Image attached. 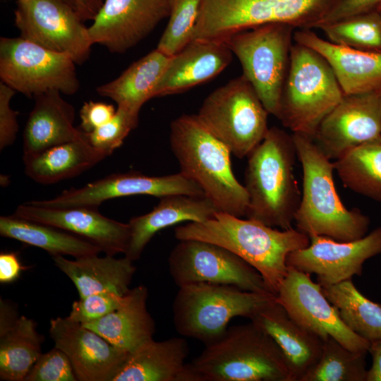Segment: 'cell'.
Wrapping results in <instances>:
<instances>
[{
  "mask_svg": "<svg viewBox=\"0 0 381 381\" xmlns=\"http://www.w3.org/2000/svg\"><path fill=\"white\" fill-rule=\"evenodd\" d=\"M174 236L178 240L207 241L231 251L255 268L275 295L288 271L289 254L310 244V238L298 229L279 230L222 212L204 222L177 226Z\"/></svg>",
  "mask_w": 381,
  "mask_h": 381,
  "instance_id": "cell-1",
  "label": "cell"
},
{
  "mask_svg": "<svg viewBox=\"0 0 381 381\" xmlns=\"http://www.w3.org/2000/svg\"><path fill=\"white\" fill-rule=\"evenodd\" d=\"M292 138L303 171L301 200L294 217L296 229L309 238L323 236L344 242L365 236L370 219L341 202L334 182V162L313 139L298 133H292Z\"/></svg>",
  "mask_w": 381,
  "mask_h": 381,
  "instance_id": "cell-2",
  "label": "cell"
},
{
  "mask_svg": "<svg viewBox=\"0 0 381 381\" xmlns=\"http://www.w3.org/2000/svg\"><path fill=\"white\" fill-rule=\"evenodd\" d=\"M170 145L180 172L195 182L219 212L246 216L248 194L234 176L231 152L196 114H183L171 123Z\"/></svg>",
  "mask_w": 381,
  "mask_h": 381,
  "instance_id": "cell-3",
  "label": "cell"
},
{
  "mask_svg": "<svg viewBox=\"0 0 381 381\" xmlns=\"http://www.w3.org/2000/svg\"><path fill=\"white\" fill-rule=\"evenodd\" d=\"M247 157L246 217L272 227L292 228L301 196L294 174L297 154L292 135L270 128Z\"/></svg>",
  "mask_w": 381,
  "mask_h": 381,
  "instance_id": "cell-4",
  "label": "cell"
},
{
  "mask_svg": "<svg viewBox=\"0 0 381 381\" xmlns=\"http://www.w3.org/2000/svg\"><path fill=\"white\" fill-rule=\"evenodd\" d=\"M187 368L191 381H292L279 346L251 321L228 327Z\"/></svg>",
  "mask_w": 381,
  "mask_h": 381,
  "instance_id": "cell-5",
  "label": "cell"
},
{
  "mask_svg": "<svg viewBox=\"0 0 381 381\" xmlns=\"http://www.w3.org/2000/svg\"><path fill=\"white\" fill-rule=\"evenodd\" d=\"M344 94L327 61L302 44L292 45L278 119L293 133L314 138Z\"/></svg>",
  "mask_w": 381,
  "mask_h": 381,
  "instance_id": "cell-6",
  "label": "cell"
},
{
  "mask_svg": "<svg viewBox=\"0 0 381 381\" xmlns=\"http://www.w3.org/2000/svg\"><path fill=\"white\" fill-rule=\"evenodd\" d=\"M338 0H202L193 40H224L267 23L317 28Z\"/></svg>",
  "mask_w": 381,
  "mask_h": 381,
  "instance_id": "cell-7",
  "label": "cell"
},
{
  "mask_svg": "<svg viewBox=\"0 0 381 381\" xmlns=\"http://www.w3.org/2000/svg\"><path fill=\"white\" fill-rule=\"evenodd\" d=\"M276 298L274 294L243 290L228 284L193 283L179 287L172 304L179 334L207 344L220 337L236 317L249 318Z\"/></svg>",
  "mask_w": 381,
  "mask_h": 381,
  "instance_id": "cell-8",
  "label": "cell"
},
{
  "mask_svg": "<svg viewBox=\"0 0 381 381\" xmlns=\"http://www.w3.org/2000/svg\"><path fill=\"white\" fill-rule=\"evenodd\" d=\"M294 29L285 23H267L224 40L268 113L277 119L290 64Z\"/></svg>",
  "mask_w": 381,
  "mask_h": 381,
  "instance_id": "cell-9",
  "label": "cell"
},
{
  "mask_svg": "<svg viewBox=\"0 0 381 381\" xmlns=\"http://www.w3.org/2000/svg\"><path fill=\"white\" fill-rule=\"evenodd\" d=\"M269 113L253 85L242 74L215 89L196 114L231 154L244 158L265 137Z\"/></svg>",
  "mask_w": 381,
  "mask_h": 381,
  "instance_id": "cell-10",
  "label": "cell"
},
{
  "mask_svg": "<svg viewBox=\"0 0 381 381\" xmlns=\"http://www.w3.org/2000/svg\"><path fill=\"white\" fill-rule=\"evenodd\" d=\"M68 56L18 37L0 38V78L16 92L34 98L49 90L73 95L80 83Z\"/></svg>",
  "mask_w": 381,
  "mask_h": 381,
  "instance_id": "cell-11",
  "label": "cell"
},
{
  "mask_svg": "<svg viewBox=\"0 0 381 381\" xmlns=\"http://www.w3.org/2000/svg\"><path fill=\"white\" fill-rule=\"evenodd\" d=\"M168 266L179 287L206 282L273 294L255 268L226 248L207 241L179 240L169 254Z\"/></svg>",
  "mask_w": 381,
  "mask_h": 381,
  "instance_id": "cell-12",
  "label": "cell"
},
{
  "mask_svg": "<svg viewBox=\"0 0 381 381\" xmlns=\"http://www.w3.org/2000/svg\"><path fill=\"white\" fill-rule=\"evenodd\" d=\"M77 11L63 0H17L14 23L20 37L49 50L86 61L92 45L88 28Z\"/></svg>",
  "mask_w": 381,
  "mask_h": 381,
  "instance_id": "cell-13",
  "label": "cell"
},
{
  "mask_svg": "<svg viewBox=\"0 0 381 381\" xmlns=\"http://www.w3.org/2000/svg\"><path fill=\"white\" fill-rule=\"evenodd\" d=\"M276 300L296 322L322 340L331 337L351 351L368 352L370 342L345 325L310 274L288 267Z\"/></svg>",
  "mask_w": 381,
  "mask_h": 381,
  "instance_id": "cell-14",
  "label": "cell"
},
{
  "mask_svg": "<svg viewBox=\"0 0 381 381\" xmlns=\"http://www.w3.org/2000/svg\"><path fill=\"white\" fill-rule=\"evenodd\" d=\"M174 194L205 195L195 182L181 172L151 176L131 171L111 174L81 188L64 190L53 199L29 202L52 208L78 206L98 207L103 202L119 197L147 195L160 198Z\"/></svg>",
  "mask_w": 381,
  "mask_h": 381,
  "instance_id": "cell-15",
  "label": "cell"
},
{
  "mask_svg": "<svg viewBox=\"0 0 381 381\" xmlns=\"http://www.w3.org/2000/svg\"><path fill=\"white\" fill-rule=\"evenodd\" d=\"M381 254V226L351 241L323 236L310 237L308 246L289 254L288 267L315 274L322 287L361 276L364 262Z\"/></svg>",
  "mask_w": 381,
  "mask_h": 381,
  "instance_id": "cell-16",
  "label": "cell"
},
{
  "mask_svg": "<svg viewBox=\"0 0 381 381\" xmlns=\"http://www.w3.org/2000/svg\"><path fill=\"white\" fill-rule=\"evenodd\" d=\"M381 135V95H345L320 123L313 140L330 160Z\"/></svg>",
  "mask_w": 381,
  "mask_h": 381,
  "instance_id": "cell-17",
  "label": "cell"
},
{
  "mask_svg": "<svg viewBox=\"0 0 381 381\" xmlns=\"http://www.w3.org/2000/svg\"><path fill=\"white\" fill-rule=\"evenodd\" d=\"M170 12L169 0H104L88 31L92 44L123 54L146 37Z\"/></svg>",
  "mask_w": 381,
  "mask_h": 381,
  "instance_id": "cell-18",
  "label": "cell"
},
{
  "mask_svg": "<svg viewBox=\"0 0 381 381\" xmlns=\"http://www.w3.org/2000/svg\"><path fill=\"white\" fill-rule=\"evenodd\" d=\"M49 332L54 346L69 358L80 381H112L130 354L67 317L52 319Z\"/></svg>",
  "mask_w": 381,
  "mask_h": 381,
  "instance_id": "cell-19",
  "label": "cell"
},
{
  "mask_svg": "<svg viewBox=\"0 0 381 381\" xmlns=\"http://www.w3.org/2000/svg\"><path fill=\"white\" fill-rule=\"evenodd\" d=\"M13 215L75 234L112 256L126 253L131 236L128 223L109 219L95 207L52 208L28 202L19 205Z\"/></svg>",
  "mask_w": 381,
  "mask_h": 381,
  "instance_id": "cell-20",
  "label": "cell"
},
{
  "mask_svg": "<svg viewBox=\"0 0 381 381\" xmlns=\"http://www.w3.org/2000/svg\"><path fill=\"white\" fill-rule=\"evenodd\" d=\"M294 41L315 51L327 61L345 95L381 89V51L334 44L310 29L294 32Z\"/></svg>",
  "mask_w": 381,
  "mask_h": 381,
  "instance_id": "cell-21",
  "label": "cell"
},
{
  "mask_svg": "<svg viewBox=\"0 0 381 381\" xmlns=\"http://www.w3.org/2000/svg\"><path fill=\"white\" fill-rule=\"evenodd\" d=\"M232 57L223 40H192L170 57L155 97L179 94L212 79L230 64Z\"/></svg>",
  "mask_w": 381,
  "mask_h": 381,
  "instance_id": "cell-22",
  "label": "cell"
},
{
  "mask_svg": "<svg viewBox=\"0 0 381 381\" xmlns=\"http://www.w3.org/2000/svg\"><path fill=\"white\" fill-rule=\"evenodd\" d=\"M249 320L266 332L283 353L292 381H301L319 360L323 340L296 322L276 298L255 312Z\"/></svg>",
  "mask_w": 381,
  "mask_h": 381,
  "instance_id": "cell-23",
  "label": "cell"
},
{
  "mask_svg": "<svg viewBox=\"0 0 381 381\" xmlns=\"http://www.w3.org/2000/svg\"><path fill=\"white\" fill-rule=\"evenodd\" d=\"M218 212L205 195L174 194L162 197L150 212L130 219L131 236L124 255L132 261L137 260L159 231L183 222H204Z\"/></svg>",
  "mask_w": 381,
  "mask_h": 381,
  "instance_id": "cell-24",
  "label": "cell"
},
{
  "mask_svg": "<svg viewBox=\"0 0 381 381\" xmlns=\"http://www.w3.org/2000/svg\"><path fill=\"white\" fill-rule=\"evenodd\" d=\"M35 105L23 132V156L40 152L52 146L81 137L83 131L73 126L75 110L58 90L34 97Z\"/></svg>",
  "mask_w": 381,
  "mask_h": 381,
  "instance_id": "cell-25",
  "label": "cell"
},
{
  "mask_svg": "<svg viewBox=\"0 0 381 381\" xmlns=\"http://www.w3.org/2000/svg\"><path fill=\"white\" fill-rule=\"evenodd\" d=\"M186 339H152L131 353L112 381H191Z\"/></svg>",
  "mask_w": 381,
  "mask_h": 381,
  "instance_id": "cell-26",
  "label": "cell"
},
{
  "mask_svg": "<svg viewBox=\"0 0 381 381\" xmlns=\"http://www.w3.org/2000/svg\"><path fill=\"white\" fill-rule=\"evenodd\" d=\"M147 296L146 286H135L125 295L117 309L83 325L131 353L153 339L155 322L147 308Z\"/></svg>",
  "mask_w": 381,
  "mask_h": 381,
  "instance_id": "cell-27",
  "label": "cell"
},
{
  "mask_svg": "<svg viewBox=\"0 0 381 381\" xmlns=\"http://www.w3.org/2000/svg\"><path fill=\"white\" fill-rule=\"evenodd\" d=\"M97 255L75 260L55 255L52 259L55 266L74 284L80 298L106 291L126 294L136 270L133 261L126 256L115 258L112 255Z\"/></svg>",
  "mask_w": 381,
  "mask_h": 381,
  "instance_id": "cell-28",
  "label": "cell"
},
{
  "mask_svg": "<svg viewBox=\"0 0 381 381\" xmlns=\"http://www.w3.org/2000/svg\"><path fill=\"white\" fill-rule=\"evenodd\" d=\"M107 156L92 146L83 132L77 139L23 156V162L25 172L30 179L42 184H52L83 173Z\"/></svg>",
  "mask_w": 381,
  "mask_h": 381,
  "instance_id": "cell-29",
  "label": "cell"
},
{
  "mask_svg": "<svg viewBox=\"0 0 381 381\" xmlns=\"http://www.w3.org/2000/svg\"><path fill=\"white\" fill-rule=\"evenodd\" d=\"M171 56L157 48L133 63L118 78L97 87V93L111 99L117 107L140 111L155 97V88Z\"/></svg>",
  "mask_w": 381,
  "mask_h": 381,
  "instance_id": "cell-30",
  "label": "cell"
},
{
  "mask_svg": "<svg viewBox=\"0 0 381 381\" xmlns=\"http://www.w3.org/2000/svg\"><path fill=\"white\" fill-rule=\"evenodd\" d=\"M0 234L42 248L52 256L78 258L102 252L96 245L75 234L13 214L0 217Z\"/></svg>",
  "mask_w": 381,
  "mask_h": 381,
  "instance_id": "cell-31",
  "label": "cell"
},
{
  "mask_svg": "<svg viewBox=\"0 0 381 381\" xmlns=\"http://www.w3.org/2000/svg\"><path fill=\"white\" fill-rule=\"evenodd\" d=\"M36 322L25 315L0 334V380L24 381L39 358L44 340Z\"/></svg>",
  "mask_w": 381,
  "mask_h": 381,
  "instance_id": "cell-32",
  "label": "cell"
},
{
  "mask_svg": "<svg viewBox=\"0 0 381 381\" xmlns=\"http://www.w3.org/2000/svg\"><path fill=\"white\" fill-rule=\"evenodd\" d=\"M322 289L348 328L370 342L381 339V304L365 297L351 279Z\"/></svg>",
  "mask_w": 381,
  "mask_h": 381,
  "instance_id": "cell-33",
  "label": "cell"
},
{
  "mask_svg": "<svg viewBox=\"0 0 381 381\" xmlns=\"http://www.w3.org/2000/svg\"><path fill=\"white\" fill-rule=\"evenodd\" d=\"M334 162L346 188L381 202V135L355 147Z\"/></svg>",
  "mask_w": 381,
  "mask_h": 381,
  "instance_id": "cell-34",
  "label": "cell"
},
{
  "mask_svg": "<svg viewBox=\"0 0 381 381\" xmlns=\"http://www.w3.org/2000/svg\"><path fill=\"white\" fill-rule=\"evenodd\" d=\"M366 353L351 351L329 337L323 340L319 360L301 381H365Z\"/></svg>",
  "mask_w": 381,
  "mask_h": 381,
  "instance_id": "cell-35",
  "label": "cell"
},
{
  "mask_svg": "<svg viewBox=\"0 0 381 381\" xmlns=\"http://www.w3.org/2000/svg\"><path fill=\"white\" fill-rule=\"evenodd\" d=\"M332 43L367 51H381V16L375 10L320 25Z\"/></svg>",
  "mask_w": 381,
  "mask_h": 381,
  "instance_id": "cell-36",
  "label": "cell"
},
{
  "mask_svg": "<svg viewBox=\"0 0 381 381\" xmlns=\"http://www.w3.org/2000/svg\"><path fill=\"white\" fill-rule=\"evenodd\" d=\"M202 0H169V22L157 49L172 56L193 40Z\"/></svg>",
  "mask_w": 381,
  "mask_h": 381,
  "instance_id": "cell-37",
  "label": "cell"
},
{
  "mask_svg": "<svg viewBox=\"0 0 381 381\" xmlns=\"http://www.w3.org/2000/svg\"><path fill=\"white\" fill-rule=\"evenodd\" d=\"M138 111L117 107L114 116L106 123L90 133H85L89 143L110 155L123 143L139 121Z\"/></svg>",
  "mask_w": 381,
  "mask_h": 381,
  "instance_id": "cell-38",
  "label": "cell"
},
{
  "mask_svg": "<svg viewBox=\"0 0 381 381\" xmlns=\"http://www.w3.org/2000/svg\"><path fill=\"white\" fill-rule=\"evenodd\" d=\"M125 295L106 291L80 298L73 303L67 318L82 325L96 321L117 309Z\"/></svg>",
  "mask_w": 381,
  "mask_h": 381,
  "instance_id": "cell-39",
  "label": "cell"
},
{
  "mask_svg": "<svg viewBox=\"0 0 381 381\" xmlns=\"http://www.w3.org/2000/svg\"><path fill=\"white\" fill-rule=\"evenodd\" d=\"M72 364L68 356L54 346L42 353L24 381H76Z\"/></svg>",
  "mask_w": 381,
  "mask_h": 381,
  "instance_id": "cell-40",
  "label": "cell"
},
{
  "mask_svg": "<svg viewBox=\"0 0 381 381\" xmlns=\"http://www.w3.org/2000/svg\"><path fill=\"white\" fill-rule=\"evenodd\" d=\"M16 91L0 83V148L11 145L16 140L18 130V112L11 107V100Z\"/></svg>",
  "mask_w": 381,
  "mask_h": 381,
  "instance_id": "cell-41",
  "label": "cell"
},
{
  "mask_svg": "<svg viewBox=\"0 0 381 381\" xmlns=\"http://www.w3.org/2000/svg\"><path fill=\"white\" fill-rule=\"evenodd\" d=\"M116 109L112 104L102 102L89 101L80 110V130L90 133L109 121Z\"/></svg>",
  "mask_w": 381,
  "mask_h": 381,
  "instance_id": "cell-42",
  "label": "cell"
},
{
  "mask_svg": "<svg viewBox=\"0 0 381 381\" xmlns=\"http://www.w3.org/2000/svg\"><path fill=\"white\" fill-rule=\"evenodd\" d=\"M381 5V0H338L317 28L325 23L343 20L373 11Z\"/></svg>",
  "mask_w": 381,
  "mask_h": 381,
  "instance_id": "cell-43",
  "label": "cell"
},
{
  "mask_svg": "<svg viewBox=\"0 0 381 381\" xmlns=\"http://www.w3.org/2000/svg\"><path fill=\"white\" fill-rule=\"evenodd\" d=\"M29 268L23 266L15 252L0 253V283L11 284L16 282L23 270Z\"/></svg>",
  "mask_w": 381,
  "mask_h": 381,
  "instance_id": "cell-44",
  "label": "cell"
},
{
  "mask_svg": "<svg viewBox=\"0 0 381 381\" xmlns=\"http://www.w3.org/2000/svg\"><path fill=\"white\" fill-rule=\"evenodd\" d=\"M368 352L372 365L367 370L365 381H381V339L370 342Z\"/></svg>",
  "mask_w": 381,
  "mask_h": 381,
  "instance_id": "cell-45",
  "label": "cell"
},
{
  "mask_svg": "<svg viewBox=\"0 0 381 381\" xmlns=\"http://www.w3.org/2000/svg\"><path fill=\"white\" fill-rule=\"evenodd\" d=\"M16 307L8 300H0V334L8 330L18 320Z\"/></svg>",
  "mask_w": 381,
  "mask_h": 381,
  "instance_id": "cell-46",
  "label": "cell"
},
{
  "mask_svg": "<svg viewBox=\"0 0 381 381\" xmlns=\"http://www.w3.org/2000/svg\"><path fill=\"white\" fill-rule=\"evenodd\" d=\"M75 8L80 16L85 20H93L103 2L100 0H74Z\"/></svg>",
  "mask_w": 381,
  "mask_h": 381,
  "instance_id": "cell-47",
  "label": "cell"
},
{
  "mask_svg": "<svg viewBox=\"0 0 381 381\" xmlns=\"http://www.w3.org/2000/svg\"><path fill=\"white\" fill-rule=\"evenodd\" d=\"M63 1L71 5L76 10L74 0H63Z\"/></svg>",
  "mask_w": 381,
  "mask_h": 381,
  "instance_id": "cell-48",
  "label": "cell"
},
{
  "mask_svg": "<svg viewBox=\"0 0 381 381\" xmlns=\"http://www.w3.org/2000/svg\"><path fill=\"white\" fill-rule=\"evenodd\" d=\"M377 11L379 12V13L381 16V5L377 8Z\"/></svg>",
  "mask_w": 381,
  "mask_h": 381,
  "instance_id": "cell-49",
  "label": "cell"
},
{
  "mask_svg": "<svg viewBox=\"0 0 381 381\" xmlns=\"http://www.w3.org/2000/svg\"><path fill=\"white\" fill-rule=\"evenodd\" d=\"M377 92H378L380 95H381V89L378 91H377Z\"/></svg>",
  "mask_w": 381,
  "mask_h": 381,
  "instance_id": "cell-50",
  "label": "cell"
},
{
  "mask_svg": "<svg viewBox=\"0 0 381 381\" xmlns=\"http://www.w3.org/2000/svg\"><path fill=\"white\" fill-rule=\"evenodd\" d=\"M100 1H101L102 2H103V1H104V0H100Z\"/></svg>",
  "mask_w": 381,
  "mask_h": 381,
  "instance_id": "cell-51",
  "label": "cell"
}]
</instances>
